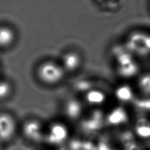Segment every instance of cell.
I'll use <instances>...</instances> for the list:
<instances>
[{
  "label": "cell",
  "instance_id": "obj_12",
  "mask_svg": "<svg viewBox=\"0 0 150 150\" xmlns=\"http://www.w3.org/2000/svg\"><path fill=\"white\" fill-rule=\"evenodd\" d=\"M5 149H6V147L4 145V144L0 142V150H5Z\"/></svg>",
  "mask_w": 150,
  "mask_h": 150
},
{
  "label": "cell",
  "instance_id": "obj_2",
  "mask_svg": "<svg viewBox=\"0 0 150 150\" xmlns=\"http://www.w3.org/2000/svg\"><path fill=\"white\" fill-rule=\"evenodd\" d=\"M46 125L36 117H29L20 125L19 134L31 146L44 144Z\"/></svg>",
  "mask_w": 150,
  "mask_h": 150
},
{
  "label": "cell",
  "instance_id": "obj_7",
  "mask_svg": "<svg viewBox=\"0 0 150 150\" xmlns=\"http://www.w3.org/2000/svg\"><path fill=\"white\" fill-rule=\"evenodd\" d=\"M82 108V105L79 101L71 99L65 102L63 106V112L69 119L75 120L81 115Z\"/></svg>",
  "mask_w": 150,
  "mask_h": 150
},
{
  "label": "cell",
  "instance_id": "obj_5",
  "mask_svg": "<svg viewBox=\"0 0 150 150\" xmlns=\"http://www.w3.org/2000/svg\"><path fill=\"white\" fill-rule=\"evenodd\" d=\"M60 63L67 74L76 73L82 65L83 59L82 55L74 50H69L61 55Z\"/></svg>",
  "mask_w": 150,
  "mask_h": 150
},
{
  "label": "cell",
  "instance_id": "obj_9",
  "mask_svg": "<svg viewBox=\"0 0 150 150\" xmlns=\"http://www.w3.org/2000/svg\"><path fill=\"white\" fill-rule=\"evenodd\" d=\"M105 100V94L99 90L91 91L86 96V100L92 105H100Z\"/></svg>",
  "mask_w": 150,
  "mask_h": 150
},
{
  "label": "cell",
  "instance_id": "obj_11",
  "mask_svg": "<svg viewBox=\"0 0 150 150\" xmlns=\"http://www.w3.org/2000/svg\"><path fill=\"white\" fill-rule=\"evenodd\" d=\"M136 131L142 138H150V124L146 122L138 125Z\"/></svg>",
  "mask_w": 150,
  "mask_h": 150
},
{
  "label": "cell",
  "instance_id": "obj_13",
  "mask_svg": "<svg viewBox=\"0 0 150 150\" xmlns=\"http://www.w3.org/2000/svg\"><path fill=\"white\" fill-rule=\"evenodd\" d=\"M47 150H59V149H51V148H49V149H47Z\"/></svg>",
  "mask_w": 150,
  "mask_h": 150
},
{
  "label": "cell",
  "instance_id": "obj_1",
  "mask_svg": "<svg viewBox=\"0 0 150 150\" xmlns=\"http://www.w3.org/2000/svg\"><path fill=\"white\" fill-rule=\"evenodd\" d=\"M37 81L48 88H54L64 82L67 74L59 61L46 59L38 64L34 71Z\"/></svg>",
  "mask_w": 150,
  "mask_h": 150
},
{
  "label": "cell",
  "instance_id": "obj_6",
  "mask_svg": "<svg viewBox=\"0 0 150 150\" xmlns=\"http://www.w3.org/2000/svg\"><path fill=\"white\" fill-rule=\"evenodd\" d=\"M17 40L13 28L8 25H0V50H7L13 46Z\"/></svg>",
  "mask_w": 150,
  "mask_h": 150
},
{
  "label": "cell",
  "instance_id": "obj_10",
  "mask_svg": "<svg viewBox=\"0 0 150 150\" xmlns=\"http://www.w3.org/2000/svg\"><path fill=\"white\" fill-rule=\"evenodd\" d=\"M140 90L146 95H150V74L143 75L138 82Z\"/></svg>",
  "mask_w": 150,
  "mask_h": 150
},
{
  "label": "cell",
  "instance_id": "obj_4",
  "mask_svg": "<svg viewBox=\"0 0 150 150\" xmlns=\"http://www.w3.org/2000/svg\"><path fill=\"white\" fill-rule=\"evenodd\" d=\"M20 124L11 112L0 111V142L6 147L11 144L19 134Z\"/></svg>",
  "mask_w": 150,
  "mask_h": 150
},
{
  "label": "cell",
  "instance_id": "obj_3",
  "mask_svg": "<svg viewBox=\"0 0 150 150\" xmlns=\"http://www.w3.org/2000/svg\"><path fill=\"white\" fill-rule=\"evenodd\" d=\"M70 136V130L65 122L54 120L46 125L44 144L51 149H59Z\"/></svg>",
  "mask_w": 150,
  "mask_h": 150
},
{
  "label": "cell",
  "instance_id": "obj_8",
  "mask_svg": "<svg viewBox=\"0 0 150 150\" xmlns=\"http://www.w3.org/2000/svg\"><path fill=\"white\" fill-rule=\"evenodd\" d=\"M14 92V85L8 79H0V102L7 101Z\"/></svg>",
  "mask_w": 150,
  "mask_h": 150
}]
</instances>
